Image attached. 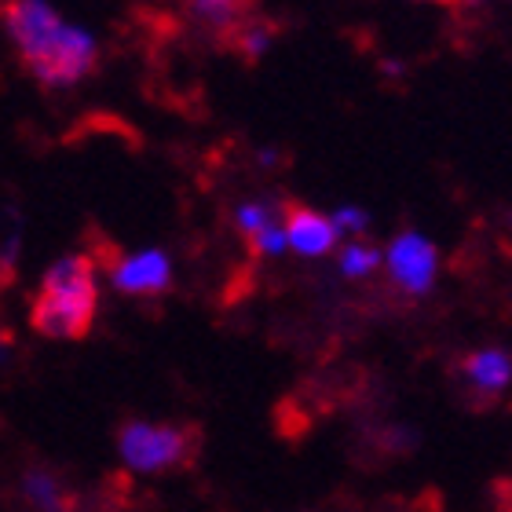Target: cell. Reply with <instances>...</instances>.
<instances>
[{"label": "cell", "mask_w": 512, "mask_h": 512, "mask_svg": "<svg viewBox=\"0 0 512 512\" xmlns=\"http://www.w3.org/2000/svg\"><path fill=\"white\" fill-rule=\"evenodd\" d=\"M4 22L33 81L48 88H70L96 70L99 48L92 33L59 19L44 0H8Z\"/></svg>", "instance_id": "obj_1"}, {"label": "cell", "mask_w": 512, "mask_h": 512, "mask_svg": "<svg viewBox=\"0 0 512 512\" xmlns=\"http://www.w3.org/2000/svg\"><path fill=\"white\" fill-rule=\"evenodd\" d=\"M96 264L99 256L70 253L55 260L41 278V289L30 304L33 330L52 341H81L96 322L99 293H96Z\"/></svg>", "instance_id": "obj_2"}, {"label": "cell", "mask_w": 512, "mask_h": 512, "mask_svg": "<svg viewBox=\"0 0 512 512\" xmlns=\"http://www.w3.org/2000/svg\"><path fill=\"white\" fill-rule=\"evenodd\" d=\"M202 432L194 425H150L128 421L118 436V450L128 469L136 472H172L187 469L198 458Z\"/></svg>", "instance_id": "obj_3"}, {"label": "cell", "mask_w": 512, "mask_h": 512, "mask_svg": "<svg viewBox=\"0 0 512 512\" xmlns=\"http://www.w3.org/2000/svg\"><path fill=\"white\" fill-rule=\"evenodd\" d=\"M384 267H388V278H392L395 289H403L410 297H421L436 282L439 253L428 238L414 235V231H403L392 242L388 256H384Z\"/></svg>", "instance_id": "obj_4"}, {"label": "cell", "mask_w": 512, "mask_h": 512, "mask_svg": "<svg viewBox=\"0 0 512 512\" xmlns=\"http://www.w3.org/2000/svg\"><path fill=\"white\" fill-rule=\"evenodd\" d=\"M110 278L121 293H136V297H147V293H161L169 289L172 282V264L161 249H147V253H132L118 256L110 264Z\"/></svg>", "instance_id": "obj_5"}, {"label": "cell", "mask_w": 512, "mask_h": 512, "mask_svg": "<svg viewBox=\"0 0 512 512\" xmlns=\"http://www.w3.org/2000/svg\"><path fill=\"white\" fill-rule=\"evenodd\" d=\"M458 377L465 381L476 399L491 403L512 384V355L502 348H480V352H469L458 363Z\"/></svg>", "instance_id": "obj_6"}, {"label": "cell", "mask_w": 512, "mask_h": 512, "mask_svg": "<svg viewBox=\"0 0 512 512\" xmlns=\"http://www.w3.org/2000/svg\"><path fill=\"white\" fill-rule=\"evenodd\" d=\"M187 15L194 26L209 30L220 44L231 48L242 26L256 19L253 0H187Z\"/></svg>", "instance_id": "obj_7"}, {"label": "cell", "mask_w": 512, "mask_h": 512, "mask_svg": "<svg viewBox=\"0 0 512 512\" xmlns=\"http://www.w3.org/2000/svg\"><path fill=\"white\" fill-rule=\"evenodd\" d=\"M286 235L289 249L300 256H326L337 242V224L330 216L315 213L308 205H286Z\"/></svg>", "instance_id": "obj_8"}, {"label": "cell", "mask_w": 512, "mask_h": 512, "mask_svg": "<svg viewBox=\"0 0 512 512\" xmlns=\"http://www.w3.org/2000/svg\"><path fill=\"white\" fill-rule=\"evenodd\" d=\"M22 494L26 502L33 505L37 512H74V494L66 491L63 480L48 469H30L22 476Z\"/></svg>", "instance_id": "obj_9"}, {"label": "cell", "mask_w": 512, "mask_h": 512, "mask_svg": "<svg viewBox=\"0 0 512 512\" xmlns=\"http://www.w3.org/2000/svg\"><path fill=\"white\" fill-rule=\"evenodd\" d=\"M384 264V256L377 246H370V242H363V238H355V242H348V246L341 249V271L348 278H366L374 275L377 267Z\"/></svg>", "instance_id": "obj_10"}, {"label": "cell", "mask_w": 512, "mask_h": 512, "mask_svg": "<svg viewBox=\"0 0 512 512\" xmlns=\"http://www.w3.org/2000/svg\"><path fill=\"white\" fill-rule=\"evenodd\" d=\"M271 41H275V26L267 19H253L249 26L238 30V37L231 41V52H238L242 59H260Z\"/></svg>", "instance_id": "obj_11"}, {"label": "cell", "mask_w": 512, "mask_h": 512, "mask_svg": "<svg viewBox=\"0 0 512 512\" xmlns=\"http://www.w3.org/2000/svg\"><path fill=\"white\" fill-rule=\"evenodd\" d=\"M235 224H238V231H242V238L249 242L253 235H260V231H267L271 224H278V209L267 202H246V205H238Z\"/></svg>", "instance_id": "obj_12"}, {"label": "cell", "mask_w": 512, "mask_h": 512, "mask_svg": "<svg viewBox=\"0 0 512 512\" xmlns=\"http://www.w3.org/2000/svg\"><path fill=\"white\" fill-rule=\"evenodd\" d=\"M333 224H337V231H341V235H359V231L366 227V213H363V209L344 205V209H337V213H333Z\"/></svg>", "instance_id": "obj_13"}, {"label": "cell", "mask_w": 512, "mask_h": 512, "mask_svg": "<svg viewBox=\"0 0 512 512\" xmlns=\"http://www.w3.org/2000/svg\"><path fill=\"white\" fill-rule=\"evenodd\" d=\"M436 4H461V0H436Z\"/></svg>", "instance_id": "obj_14"}]
</instances>
